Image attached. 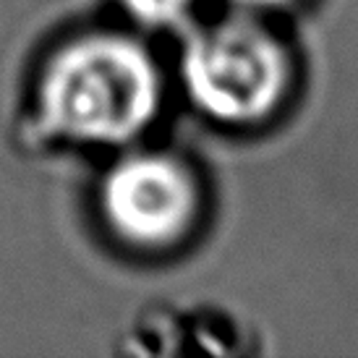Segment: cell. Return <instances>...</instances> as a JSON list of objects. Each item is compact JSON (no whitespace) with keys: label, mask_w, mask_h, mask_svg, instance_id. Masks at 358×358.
<instances>
[{"label":"cell","mask_w":358,"mask_h":358,"mask_svg":"<svg viewBox=\"0 0 358 358\" xmlns=\"http://www.w3.org/2000/svg\"><path fill=\"white\" fill-rule=\"evenodd\" d=\"M165 100L159 63L131 34L81 31L45 58L34 84L42 136L71 147L123 150L157 120Z\"/></svg>","instance_id":"6da1fadb"},{"label":"cell","mask_w":358,"mask_h":358,"mask_svg":"<svg viewBox=\"0 0 358 358\" xmlns=\"http://www.w3.org/2000/svg\"><path fill=\"white\" fill-rule=\"evenodd\" d=\"M233 10H243V13H264V10H275L288 6L290 0H225Z\"/></svg>","instance_id":"5b68a950"},{"label":"cell","mask_w":358,"mask_h":358,"mask_svg":"<svg viewBox=\"0 0 358 358\" xmlns=\"http://www.w3.org/2000/svg\"><path fill=\"white\" fill-rule=\"evenodd\" d=\"M97 209L126 249L159 254L191 236L201 212L196 173L176 155L123 152L100 180Z\"/></svg>","instance_id":"3957f363"},{"label":"cell","mask_w":358,"mask_h":358,"mask_svg":"<svg viewBox=\"0 0 358 358\" xmlns=\"http://www.w3.org/2000/svg\"><path fill=\"white\" fill-rule=\"evenodd\" d=\"M118 6L141 29L170 31L189 24L196 0H118Z\"/></svg>","instance_id":"277c9868"},{"label":"cell","mask_w":358,"mask_h":358,"mask_svg":"<svg viewBox=\"0 0 358 358\" xmlns=\"http://www.w3.org/2000/svg\"><path fill=\"white\" fill-rule=\"evenodd\" d=\"M178 76L189 102L204 118L246 129L272 118L285 102L293 58L257 13L236 10L189 31Z\"/></svg>","instance_id":"7a4b0ae2"}]
</instances>
